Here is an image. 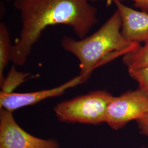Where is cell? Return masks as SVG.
Returning <instances> with one entry per match:
<instances>
[{
  "label": "cell",
  "mask_w": 148,
  "mask_h": 148,
  "mask_svg": "<svg viewBox=\"0 0 148 148\" xmlns=\"http://www.w3.org/2000/svg\"><path fill=\"white\" fill-rule=\"evenodd\" d=\"M88 1H98V0H87ZM112 2V0H106V3L108 5H110L111 3Z\"/></svg>",
  "instance_id": "5bb4252c"
},
{
  "label": "cell",
  "mask_w": 148,
  "mask_h": 148,
  "mask_svg": "<svg viewBox=\"0 0 148 148\" xmlns=\"http://www.w3.org/2000/svg\"><path fill=\"white\" fill-rule=\"evenodd\" d=\"M89 77L90 76L79 74L58 87L37 92L9 93L1 92L0 108L13 112L19 108L34 105L48 98L62 95L66 90L84 83Z\"/></svg>",
  "instance_id": "8992f818"
},
{
  "label": "cell",
  "mask_w": 148,
  "mask_h": 148,
  "mask_svg": "<svg viewBox=\"0 0 148 148\" xmlns=\"http://www.w3.org/2000/svg\"><path fill=\"white\" fill-rule=\"evenodd\" d=\"M139 148H148V147H144V146H142V147H140Z\"/></svg>",
  "instance_id": "9a60e30c"
},
{
  "label": "cell",
  "mask_w": 148,
  "mask_h": 148,
  "mask_svg": "<svg viewBox=\"0 0 148 148\" xmlns=\"http://www.w3.org/2000/svg\"><path fill=\"white\" fill-rule=\"evenodd\" d=\"M139 2L143 8L148 11V0H139Z\"/></svg>",
  "instance_id": "4fadbf2b"
},
{
  "label": "cell",
  "mask_w": 148,
  "mask_h": 148,
  "mask_svg": "<svg viewBox=\"0 0 148 148\" xmlns=\"http://www.w3.org/2000/svg\"><path fill=\"white\" fill-rule=\"evenodd\" d=\"M12 46L8 30L3 23L0 24V84L4 81V70L11 60Z\"/></svg>",
  "instance_id": "ba28073f"
},
{
  "label": "cell",
  "mask_w": 148,
  "mask_h": 148,
  "mask_svg": "<svg viewBox=\"0 0 148 148\" xmlns=\"http://www.w3.org/2000/svg\"><path fill=\"white\" fill-rule=\"evenodd\" d=\"M121 21L116 11L95 33L79 40L64 36L61 41L64 49L79 59L80 74L90 76L101 64L117 56L135 51L140 45L125 39L121 32Z\"/></svg>",
  "instance_id": "7a4b0ae2"
},
{
  "label": "cell",
  "mask_w": 148,
  "mask_h": 148,
  "mask_svg": "<svg viewBox=\"0 0 148 148\" xmlns=\"http://www.w3.org/2000/svg\"><path fill=\"white\" fill-rule=\"evenodd\" d=\"M6 1H10V0H6Z\"/></svg>",
  "instance_id": "2e32d148"
},
{
  "label": "cell",
  "mask_w": 148,
  "mask_h": 148,
  "mask_svg": "<svg viewBox=\"0 0 148 148\" xmlns=\"http://www.w3.org/2000/svg\"><path fill=\"white\" fill-rule=\"evenodd\" d=\"M128 70L130 76L138 83V88L148 97V65L140 68Z\"/></svg>",
  "instance_id": "8fae6325"
},
{
  "label": "cell",
  "mask_w": 148,
  "mask_h": 148,
  "mask_svg": "<svg viewBox=\"0 0 148 148\" xmlns=\"http://www.w3.org/2000/svg\"><path fill=\"white\" fill-rule=\"evenodd\" d=\"M28 75V74L17 71L14 67H12L7 79H5L3 84L1 85L2 91L1 92L5 93H12L13 90L21 84Z\"/></svg>",
  "instance_id": "30bf717a"
},
{
  "label": "cell",
  "mask_w": 148,
  "mask_h": 148,
  "mask_svg": "<svg viewBox=\"0 0 148 148\" xmlns=\"http://www.w3.org/2000/svg\"><path fill=\"white\" fill-rule=\"evenodd\" d=\"M148 115V97L142 90H129L110 102L106 115V123L118 130L129 122L139 120Z\"/></svg>",
  "instance_id": "277c9868"
},
{
  "label": "cell",
  "mask_w": 148,
  "mask_h": 148,
  "mask_svg": "<svg viewBox=\"0 0 148 148\" xmlns=\"http://www.w3.org/2000/svg\"><path fill=\"white\" fill-rule=\"evenodd\" d=\"M121 21V34L132 42L148 41V13L138 11L123 5L120 0H112Z\"/></svg>",
  "instance_id": "52a82bcc"
},
{
  "label": "cell",
  "mask_w": 148,
  "mask_h": 148,
  "mask_svg": "<svg viewBox=\"0 0 148 148\" xmlns=\"http://www.w3.org/2000/svg\"><path fill=\"white\" fill-rule=\"evenodd\" d=\"M14 6L22 23L19 37L11 49V60L16 65L26 63L46 27L66 25L82 39L98 22L97 9L87 0H15Z\"/></svg>",
  "instance_id": "6da1fadb"
},
{
  "label": "cell",
  "mask_w": 148,
  "mask_h": 148,
  "mask_svg": "<svg viewBox=\"0 0 148 148\" xmlns=\"http://www.w3.org/2000/svg\"><path fill=\"white\" fill-rule=\"evenodd\" d=\"M140 133L143 135L148 136V115L137 121Z\"/></svg>",
  "instance_id": "7c38bea8"
},
{
  "label": "cell",
  "mask_w": 148,
  "mask_h": 148,
  "mask_svg": "<svg viewBox=\"0 0 148 148\" xmlns=\"http://www.w3.org/2000/svg\"><path fill=\"white\" fill-rule=\"evenodd\" d=\"M0 148H60L53 139L34 136L24 130L16 122L13 112L0 110Z\"/></svg>",
  "instance_id": "5b68a950"
},
{
  "label": "cell",
  "mask_w": 148,
  "mask_h": 148,
  "mask_svg": "<svg viewBox=\"0 0 148 148\" xmlns=\"http://www.w3.org/2000/svg\"><path fill=\"white\" fill-rule=\"evenodd\" d=\"M114 97L105 90L93 91L59 103L54 111L61 121L99 125L106 122V110Z\"/></svg>",
  "instance_id": "3957f363"
},
{
  "label": "cell",
  "mask_w": 148,
  "mask_h": 148,
  "mask_svg": "<svg viewBox=\"0 0 148 148\" xmlns=\"http://www.w3.org/2000/svg\"><path fill=\"white\" fill-rule=\"evenodd\" d=\"M122 60L128 69L140 68L148 65V41L135 51L123 56Z\"/></svg>",
  "instance_id": "9c48e42d"
}]
</instances>
